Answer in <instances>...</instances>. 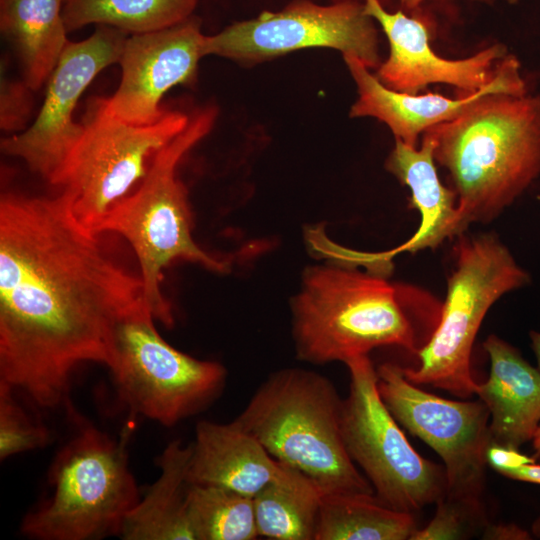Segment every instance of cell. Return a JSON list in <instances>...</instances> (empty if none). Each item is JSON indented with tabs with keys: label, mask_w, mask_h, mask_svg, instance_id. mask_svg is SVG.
I'll use <instances>...</instances> for the list:
<instances>
[{
	"label": "cell",
	"mask_w": 540,
	"mask_h": 540,
	"mask_svg": "<svg viewBox=\"0 0 540 540\" xmlns=\"http://www.w3.org/2000/svg\"><path fill=\"white\" fill-rule=\"evenodd\" d=\"M102 235L62 191L1 194L0 383L39 408L64 403L81 365L108 367L118 322L145 304Z\"/></svg>",
	"instance_id": "obj_1"
},
{
	"label": "cell",
	"mask_w": 540,
	"mask_h": 540,
	"mask_svg": "<svg viewBox=\"0 0 540 540\" xmlns=\"http://www.w3.org/2000/svg\"><path fill=\"white\" fill-rule=\"evenodd\" d=\"M424 133L449 172L466 228L493 220L540 174V93L489 94Z\"/></svg>",
	"instance_id": "obj_2"
},
{
	"label": "cell",
	"mask_w": 540,
	"mask_h": 540,
	"mask_svg": "<svg viewBox=\"0 0 540 540\" xmlns=\"http://www.w3.org/2000/svg\"><path fill=\"white\" fill-rule=\"evenodd\" d=\"M213 106L196 110L187 126L158 150L144 178L117 201L95 226V233H115L132 247L140 266L143 298L157 322L170 328L174 314L161 290L163 270L177 260L223 273L229 263L203 250L192 235L188 191L177 175L184 156L212 129Z\"/></svg>",
	"instance_id": "obj_3"
},
{
	"label": "cell",
	"mask_w": 540,
	"mask_h": 540,
	"mask_svg": "<svg viewBox=\"0 0 540 540\" xmlns=\"http://www.w3.org/2000/svg\"><path fill=\"white\" fill-rule=\"evenodd\" d=\"M399 287L348 266L306 270L291 307L296 355L311 364L347 361L382 346L421 348Z\"/></svg>",
	"instance_id": "obj_4"
},
{
	"label": "cell",
	"mask_w": 540,
	"mask_h": 540,
	"mask_svg": "<svg viewBox=\"0 0 540 540\" xmlns=\"http://www.w3.org/2000/svg\"><path fill=\"white\" fill-rule=\"evenodd\" d=\"M342 401L325 376L284 368L262 382L234 420L274 459L313 479L326 494L375 495L345 448Z\"/></svg>",
	"instance_id": "obj_5"
},
{
	"label": "cell",
	"mask_w": 540,
	"mask_h": 540,
	"mask_svg": "<svg viewBox=\"0 0 540 540\" xmlns=\"http://www.w3.org/2000/svg\"><path fill=\"white\" fill-rule=\"evenodd\" d=\"M126 440V434L117 441L92 425L82 426L55 455L50 494L23 517L21 533L37 540L119 536L140 499Z\"/></svg>",
	"instance_id": "obj_6"
},
{
	"label": "cell",
	"mask_w": 540,
	"mask_h": 540,
	"mask_svg": "<svg viewBox=\"0 0 540 540\" xmlns=\"http://www.w3.org/2000/svg\"><path fill=\"white\" fill-rule=\"evenodd\" d=\"M528 281V273L494 234L461 238L438 322L416 352L418 366L402 368L405 377L460 398L475 394L471 353L482 321L500 297Z\"/></svg>",
	"instance_id": "obj_7"
},
{
	"label": "cell",
	"mask_w": 540,
	"mask_h": 540,
	"mask_svg": "<svg viewBox=\"0 0 540 540\" xmlns=\"http://www.w3.org/2000/svg\"><path fill=\"white\" fill-rule=\"evenodd\" d=\"M189 120L181 111L166 110L152 124H131L112 114L104 97L92 98L80 121L82 133L52 185L69 197L74 214L93 231Z\"/></svg>",
	"instance_id": "obj_8"
},
{
	"label": "cell",
	"mask_w": 540,
	"mask_h": 540,
	"mask_svg": "<svg viewBox=\"0 0 540 540\" xmlns=\"http://www.w3.org/2000/svg\"><path fill=\"white\" fill-rule=\"evenodd\" d=\"M145 304L117 324L108 366L122 402L135 414L173 426L220 396L225 367L200 360L166 342Z\"/></svg>",
	"instance_id": "obj_9"
},
{
	"label": "cell",
	"mask_w": 540,
	"mask_h": 540,
	"mask_svg": "<svg viewBox=\"0 0 540 540\" xmlns=\"http://www.w3.org/2000/svg\"><path fill=\"white\" fill-rule=\"evenodd\" d=\"M349 392L342 401L345 448L366 475L376 498L397 511L412 513L445 493L444 467L421 457L411 446L378 391L377 371L368 355L347 361Z\"/></svg>",
	"instance_id": "obj_10"
},
{
	"label": "cell",
	"mask_w": 540,
	"mask_h": 540,
	"mask_svg": "<svg viewBox=\"0 0 540 540\" xmlns=\"http://www.w3.org/2000/svg\"><path fill=\"white\" fill-rule=\"evenodd\" d=\"M381 399L395 420L428 444L443 460L442 496L484 522L482 493L487 450L492 443L490 412L483 401H452L410 382L401 366L377 369Z\"/></svg>",
	"instance_id": "obj_11"
},
{
	"label": "cell",
	"mask_w": 540,
	"mask_h": 540,
	"mask_svg": "<svg viewBox=\"0 0 540 540\" xmlns=\"http://www.w3.org/2000/svg\"><path fill=\"white\" fill-rule=\"evenodd\" d=\"M324 47L360 59L369 69L381 64L378 33L364 4L319 5L295 0L280 11H264L205 36L204 55L254 64L299 49Z\"/></svg>",
	"instance_id": "obj_12"
},
{
	"label": "cell",
	"mask_w": 540,
	"mask_h": 540,
	"mask_svg": "<svg viewBox=\"0 0 540 540\" xmlns=\"http://www.w3.org/2000/svg\"><path fill=\"white\" fill-rule=\"evenodd\" d=\"M128 35L98 25L88 38L69 41L47 82L35 121L2 139L1 151L21 159L52 185L82 133V123L73 120L81 95L102 70L119 63Z\"/></svg>",
	"instance_id": "obj_13"
},
{
	"label": "cell",
	"mask_w": 540,
	"mask_h": 540,
	"mask_svg": "<svg viewBox=\"0 0 540 540\" xmlns=\"http://www.w3.org/2000/svg\"><path fill=\"white\" fill-rule=\"evenodd\" d=\"M205 36L194 17L159 31L128 35L118 63L119 86L105 98L109 111L131 124L158 121L166 111L163 96L174 86L196 81Z\"/></svg>",
	"instance_id": "obj_14"
},
{
	"label": "cell",
	"mask_w": 540,
	"mask_h": 540,
	"mask_svg": "<svg viewBox=\"0 0 540 540\" xmlns=\"http://www.w3.org/2000/svg\"><path fill=\"white\" fill-rule=\"evenodd\" d=\"M365 12L382 27L390 47L389 57L376 77L387 88L418 94L430 84H447L474 93L495 76L498 63L508 55L502 43L493 44L459 60L445 59L432 50L427 27L401 11L390 13L379 0H365Z\"/></svg>",
	"instance_id": "obj_15"
},
{
	"label": "cell",
	"mask_w": 540,
	"mask_h": 540,
	"mask_svg": "<svg viewBox=\"0 0 540 540\" xmlns=\"http://www.w3.org/2000/svg\"><path fill=\"white\" fill-rule=\"evenodd\" d=\"M343 58L358 92L350 117L376 118L390 128L395 139L415 148L427 129L458 117L489 94L527 93L520 62L512 54L498 63L495 76L485 87L454 99L434 93L408 94L391 90L360 59L352 55H343Z\"/></svg>",
	"instance_id": "obj_16"
},
{
	"label": "cell",
	"mask_w": 540,
	"mask_h": 540,
	"mask_svg": "<svg viewBox=\"0 0 540 540\" xmlns=\"http://www.w3.org/2000/svg\"><path fill=\"white\" fill-rule=\"evenodd\" d=\"M483 345L491 371L475 394L490 412L492 443L519 449L533 439L540 424V371L496 335Z\"/></svg>",
	"instance_id": "obj_17"
},
{
	"label": "cell",
	"mask_w": 540,
	"mask_h": 540,
	"mask_svg": "<svg viewBox=\"0 0 540 540\" xmlns=\"http://www.w3.org/2000/svg\"><path fill=\"white\" fill-rule=\"evenodd\" d=\"M281 468L282 463L235 420L196 424L189 484L219 486L254 497Z\"/></svg>",
	"instance_id": "obj_18"
},
{
	"label": "cell",
	"mask_w": 540,
	"mask_h": 540,
	"mask_svg": "<svg viewBox=\"0 0 540 540\" xmlns=\"http://www.w3.org/2000/svg\"><path fill=\"white\" fill-rule=\"evenodd\" d=\"M434 148V140L427 133L422 135L420 148L395 139V146L386 160V169L410 188L412 204L421 216L419 227L411 238L385 251L390 260L402 252L435 248L466 229L455 191L445 187L437 174Z\"/></svg>",
	"instance_id": "obj_19"
},
{
	"label": "cell",
	"mask_w": 540,
	"mask_h": 540,
	"mask_svg": "<svg viewBox=\"0 0 540 540\" xmlns=\"http://www.w3.org/2000/svg\"><path fill=\"white\" fill-rule=\"evenodd\" d=\"M192 443L171 441L157 458L160 474L126 515L124 540H195L187 512L188 470Z\"/></svg>",
	"instance_id": "obj_20"
},
{
	"label": "cell",
	"mask_w": 540,
	"mask_h": 540,
	"mask_svg": "<svg viewBox=\"0 0 540 540\" xmlns=\"http://www.w3.org/2000/svg\"><path fill=\"white\" fill-rule=\"evenodd\" d=\"M63 0H0V28L34 92L47 83L69 40Z\"/></svg>",
	"instance_id": "obj_21"
},
{
	"label": "cell",
	"mask_w": 540,
	"mask_h": 540,
	"mask_svg": "<svg viewBox=\"0 0 540 540\" xmlns=\"http://www.w3.org/2000/svg\"><path fill=\"white\" fill-rule=\"evenodd\" d=\"M325 494L313 479L282 463L278 475L253 497L259 537L314 540Z\"/></svg>",
	"instance_id": "obj_22"
},
{
	"label": "cell",
	"mask_w": 540,
	"mask_h": 540,
	"mask_svg": "<svg viewBox=\"0 0 540 540\" xmlns=\"http://www.w3.org/2000/svg\"><path fill=\"white\" fill-rule=\"evenodd\" d=\"M412 513L382 504L375 495L325 494L314 540H410Z\"/></svg>",
	"instance_id": "obj_23"
},
{
	"label": "cell",
	"mask_w": 540,
	"mask_h": 540,
	"mask_svg": "<svg viewBox=\"0 0 540 540\" xmlns=\"http://www.w3.org/2000/svg\"><path fill=\"white\" fill-rule=\"evenodd\" d=\"M198 0H65L67 31L106 25L129 35L169 28L191 17Z\"/></svg>",
	"instance_id": "obj_24"
},
{
	"label": "cell",
	"mask_w": 540,
	"mask_h": 540,
	"mask_svg": "<svg viewBox=\"0 0 540 540\" xmlns=\"http://www.w3.org/2000/svg\"><path fill=\"white\" fill-rule=\"evenodd\" d=\"M187 512L195 540H254L253 497L212 485L189 484Z\"/></svg>",
	"instance_id": "obj_25"
},
{
	"label": "cell",
	"mask_w": 540,
	"mask_h": 540,
	"mask_svg": "<svg viewBox=\"0 0 540 540\" xmlns=\"http://www.w3.org/2000/svg\"><path fill=\"white\" fill-rule=\"evenodd\" d=\"M15 391L0 383V459L46 447L52 431L29 416L15 399Z\"/></svg>",
	"instance_id": "obj_26"
},
{
	"label": "cell",
	"mask_w": 540,
	"mask_h": 540,
	"mask_svg": "<svg viewBox=\"0 0 540 540\" xmlns=\"http://www.w3.org/2000/svg\"><path fill=\"white\" fill-rule=\"evenodd\" d=\"M433 519L416 529L410 540H450L463 538L468 529L480 522L460 506L441 497Z\"/></svg>",
	"instance_id": "obj_27"
},
{
	"label": "cell",
	"mask_w": 540,
	"mask_h": 540,
	"mask_svg": "<svg viewBox=\"0 0 540 540\" xmlns=\"http://www.w3.org/2000/svg\"><path fill=\"white\" fill-rule=\"evenodd\" d=\"M33 92L26 83L4 80L1 84V129L7 132L23 131L31 113Z\"/></svg>",
	"instance_id": "obj_28"
},
{
	"label": "cell",
	"mask_w": 540,
	"mask_h": 540,
	"mask_svg": "<svg viewBox=\"0 0 540 540\" xmlns=\"http://www.w3.org/2000/svg\"><path fill=\"white\" fill-rule=\"evenodd\" d=\"M487 463L500 472L523 464L535 463V459L520 453L518 449L491 443L487 450Z\"/></svg>",
	"instance_id": "obj_29"
},
{
	"label": "cell",
	"mask_w": 540,
	"mask_h": 540,
	"mask_svg": "<svg viewBox=\"0 0 540 540\" xmlns=\"http://www.w3.org/2000/svg\"><path fill=\"white\" fill-rule=\"evenodd\" d=\"M483 536L486 539H497V540H501V539L523 540V539L529 538V535L526 531L512 524H509V525L501 524V525H494V526L486 527Z\"/></svg>",
	"instance_id": "obj_30"
},
{
	"label": "cell",
	"mask_w": 540,
	"mask_h": 540,
	"mask_svg": "<svg viewBox=\"0 0 540 540\" xmlns=\"http://www.w3.org/2000/svg\"><path fill=\"white\" fill-rule=\"evenodd\" d=\"M499 473L511 479L540 484V465L535 463L504 469Z\"/></svg>",
	"instance_id": "obj_31"
},
{
	"label": "cell",
	"mask_w": 540,
	"mask_h": 540,
	"mask_svg": "<svg viewBox=\"0 0 540 540\" xmlns=\"http://www.w3.org/2000/svg\"><path fill=\"white\" fill-rule=\"evenodd\" d=\"M531 341H532V347L535 352V355L538 360L539 365V371H540V333L539 332H531L530 334Z\"/></svg>",
	"instance_id": "obj_32"
},
{
	"label": "cell",
	"mask_w": 540,
	"mask_h": 540,
	"mask_svg": "<svg viewBox=\"0 0 540 540\" xmlns=\"http://www.w3.org/2000/svg\"><path fill=\"white\" fill-rule=\"evenodd\" d=\"M532 441L534 450L536 451L537 455H540V424L535 432Z\"/></svg>",
	"instance_id": "obj_33"
},
{
	"label": "cell",
	"mask_w": 540,
	"mask_h": 540,
	"mask_svg": "<svg viewBox=\"0 0 540 540\" xmlns=\"http://www.w3.org/2000/svg\"><path fill=\"white\" fill-rule=\"evenodd\" d=\"M424 0H400L401 4L407 9L417 8Z\"/></svg>",
	"instance_id": "obj_34"
},
{
	"label": "cell",
	"mask_w": 540,
	"mask_h": 540,
	"mask_svg": "<svg viewBox=\"0 0 540 540\" xmlns=\"http://www.w3.org/2000/svg\"><path fill=\"white\" fill-rule=\"evenodd\" d=\"M534 532H535L538 536H540V520H538V521L536 522V524L534 525Z\"/></svg>",
	"instance_id": "obj_35"
},
{
	"label": "cell",
	"mask_w": 540,
	"mask_h": 540,
	"mask_svg": "<svg viewBox=\"0 0 540 540\" xmlns=\"http://www.w3.org/2000/svg\"><path fill=\"white\" fill-rule=\"evenodd\" d=\"M475 1L486 3V4H492L494 2V0H475Z\"/></svg>",
	"instance_id": "obj_36"
},
{
	"label": "cell",
	"mask_w": 540,
	"mask_h": 540,
	"mask_svg": "<svg viewBox=\"0 0 540 540\" xmlns=\"http://www.w3.org/2000/svg\"><path fill=\"white\" fill-rule=\"evenodd\" d=\"M508 3H511V4H514L516 3L518 0H506Z\"/></svg>",
	"instance_id": "obj_37"
}]
</instances>
